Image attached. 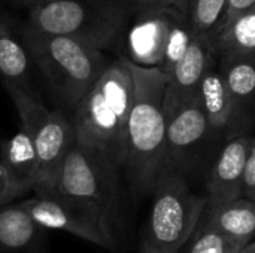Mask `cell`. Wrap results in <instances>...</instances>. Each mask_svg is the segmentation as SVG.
<instances>
[{"label": "cell", "mask_w": 255, "mask_h": 253, "mask_svg": "<svg viewBox=\"0 0 255 253\" xmlns=\"http://www.w3.org/2000/svg\"><path fill=\"white\" fill-rule=\"evenodd\" d=\"M123 58L131 72L134 85L123 171L133 197H142L152 192L164 166L166 116L163 97L167 75L160 67H142L126 57Z\"/></svg>", "instance_id": "cell-1"}, {"label": "cell", "mask_w": 255, "mask_h": 253, "mask_svg": "<svg viewBox=\"0 0 255 253\" xmlns=\"http://www.w3.org/2000/svg\"><path fill=\"white\" fill-rule=\"evenodd\" d=\"M133 92L131 72L120 57L111 61L72 116L76 142L102 152L120 170L126 157V131Z\"/></svg>", "instance_id": "cell-2"}, {"label": "cell", "mask_w": 255, "mask_h": 253, "mask_svg": "<svg viewBox=\"0 0 255 253\" xmlns=\"http://www.w3.org/2000/svg\"><path fill=\"white\" fill-rule=\"evenodd\" d=\"M21 39L55 101L73 116L79 101L111 64L103 49L72 36L36 31L28 25Z\"/></svg>", "instance_id": "cell-3"}, {"label": "cell", "mask_w": 255, "mask_h": 253, "mask_svg": "<svg viewBox=\"0 0 255 253\" xmlns=\"http://www.w3.org/2000/svg\"><path fill=\"white\" fill-rule=\"evenodd\" d=\"M131 16L127 0H39L30 7L27 25L109 49L123 39Z\"/></svg>", "instance_id": "cell-4"}, {"label": "cell", "mask_w": 255, "mask_h": 253, "mask_svg": "<svg viewBox=\"0 0 255 253\" xmlns=\"http://www.w3.org/2000/svg\"><path fill=\"white\" fill-rule=\"evenodd\" d=\"M151 194L140 252L179 253L205 213L206 195H196L187 177L175 170H163Z\"/></svg>", "instance_id": "cell-5"}, {"label": "cell", "mask_w": 255, "mask_h": 253, "mask_svg": "<svg viewBox=\"0 0 255 253\" xmlns=\"http://www.w3.org/2000/svg\"><path fill=\"white\" fill-rule=\"evenodd\" d=\"M120 171L102 152L75 140L63 161L55 191L91 206L117 240L123 230Z\"/></svg>", "instance_id": "cell-6"}, {"label": "cell", "mask_w": 255, "mask_h": 253, "mask_svg": "<svg viewBox=\"0 0 255 253\" xmlns=\"http://www.w3.org/2000/svg\"><path fill=\"white\" fill-rule=\"evenodd\" d=\"M16 109L19 125L28 130L37 154V183L34 194H52L63 161L76 140L73 118L49 110L30 88L4 85Z\"/></svg>", "instance_id": "cell-7"}, {"label": "cell", "mask_w": 255, "mask_h": 253, "mask_svg": "<svg viewBox=\"0 0 255 253\" xmlns=\"http://www.w3.org/2000/svg\"><path fill=\"white\" fill-rule=\"evenodd\" d=\"M24 210L46 230H60L105 249H115L118 240L100 215L84 201L52 192L34 194L19 203Z\"/></svg>", "instance_id": "cell-8"}, {"label": "cell", "mask_w": 255, "mask_h": 253, "mask_svg": "<svg viewBox=\"0 0 255 253\" xmlns=\"http://www.w3.org/2000/svg\"><path fill=\"white\" fill-rule=\"evenodd\" d=\"M211 136L214 133L197 95L166 119V158L163 170H175L187 177L196 155Z\"/></svg>", "instance_id": "cell-9"}, {"label": "cell", "mask_w": 255, "mask_h": 253, "mask_svg": "<svg viewBox=\"0 0 255 253\" xmlns=\"http://www.w3.org/2000/svg\"><path fill=\"white\" fill-rule=\"evenodd\" d=\"M179 9L157 6L136 12L123 36L124 55L142 67H161L167 36Z\"/></svg>", "instance_id": "cell-10"}, {"label": "cell", "mask_w": 255, "mask_h": 253, "mask_svg": "<svg viewBox=\"0 0 255 253\" xmlns=\"http://www.w3.org/2000/svg\"><path fill=\"white\" fill-rule=\"evenodd\" d=\"M209 36L194 34L185 55L167 75L163 109L166 119L170 118L182 104L199 95L200 84L209 64L214 61Z\"/></svg>", "instance_id": "cell-11"}, {"label": "cell", "mask_w": 255, "mask_h": 253, "mask_svg": "<svg viewBox=\"0 0 255 253\" xmlns=\"http://www.w3.org/2000/svg\"><path fill=\"white\" fill-rule=\"evenodd\" d=\"M253 136L229 139L220 151L206 183V209H215L242 197L244 171Z\"/></svg>", "instance_id": "cell-12"}, {"label": "cell", "mask_w": 255, "mask_h": 253, "mask_svg": "<svg viewBox=\"0 0 255 253\" xmlns=\"http://www.w3.org/2000/svg\"><path fill=\"white\" fill-rule=\"evenodd\" d=\"M215 61L217 57L203 75L199 97L214 136H224L229 140L244 134L247 119L239 112L220 69H215Z\"/></svg>", "instance_id": "cell-13"}, {"label": "cell", "mask_w": 255, "mask_h": 253, "mask_svg": "<svg viewBox=\"0 0 255 253\" xmlns=\"http://www.w3.org/2000/svg\"><path fill=\"white\" fill-rule=\"evenodd\" d=\"M48 230L16 204L0 207V253H48Z\"/></svg>", "instance_id": "cell-14"}, {"label": "cell", "mask_w": 255, "mask_h": 253, "mask_svg": "<svg viewBox=\"0 0 255 253\" xmlns=\"http://www.w3.org/2000/svg\"><path fill=\"white\" fill-rule=\"evenodd\" d=\"M0 163L10 180L15 198L34 191L39 164L34 142L27 128L19 125V130L3 143Z\"/></svg>", "instance_id": "cell-15"}, {"label": "cell", "mask_w": 255, "mask_h": 253, "mask_svg": "<svg viewBox=\"0 0 255 253\" xmlns=\"http://www.w3.org/2000/svg\"><path fill=\"white\" fill-rule=\"evenodd\" d=\"M202 219L242 246L255 239V203L245 197L205 210Z\"/></svg>", "instance_id": "cell-16"}, {"label": "cell", "mask_w": 255, "mask_h": 253, "mask_svg": "<svg viewBox=\"0 0 255 253\" xmlns=\"http://www.w3.org/2000/svg\"><path fill=\"white\" fill-rule=\"evenodd\" d=\"M224 82L248 122V112L255 106V57L241 54H224L217 58Z\"/></svg>", "instance_id": "cell-17"}, {"label": "cell", "mask_w": 255, "mask_h": 253, "mask_svg": "<svg viewBox=\"0 0 255 253\" xmlns=\"http://www.w3.org/2000/svg\"><path fill=\"white\" fill-rule=\"evenodd\" d=\"M209 43L217 58L224 54L255 57V4L238 15L224 28L212 33Z\"/></svg>", "instance_id": "cell-18"}, {"label": "cell", "mask_w": 255, "mask_h": 253, "mask_svg": "<svg viewBox=\"0 0 255 253\" xmlns=\"http://www.w3.org/2000/svg\"><path fill=\"white\" fill-rule=\"evenodd\" d=\"M28 51L10 27L0 21V76L4 85L28 88Z\"/></svg>", "instance_id": "cell-19"}, {"label": "cell", "mask_w": 255, "mask_h": 253, "mask_svg": "<svg viewBox=\"0 0 255 253\" xmlns=\"http://www.w3.org/2000/svg\"><path fill=\"white\" fill-rule=\"evenodd\" d=\"M184 246L185 253H238L244 248L205 219H200Z\"/></svg>", "instance_id": "cell-20"}, {"label": "cell", "mask_w": 255, "mask_h": 253, "mask_svg": "<svg viewBox=\"0 0 255 253\" xmlns=\"http://www.w3.org/2000/svg\"><path fill=\"white\" fill-rule=\"evenodd\" d=\"M194 28L191 25V21L187 15V12L179 10L175 16V21L170 27L167 42H166V49H164V57L161 63V70L169 75L172 69L178 64V61L185 55L193 37H194Z\"/></svg>", "instance_id": "cell-21"}, {"label": "cell", "mask_w": 255, "mask_h": 253, "mask_svg": "<svg viewBox=\"0 0 255 253\" xmlns=\"http://www.w3.org/2000/svg\"><path fill=\"white\" fill-rule=\"evenodd\" d=\"M227 0H188L187 15L196 34L209 36L221 21Z\"/></svg>", "instance_id": "cell-22"}, {"label": "cell", "mask_w": 255, "mask_h": 253, "mask_svg": "<svg viewBox=\"0 0 255 253\" xmlns=\"http://www.w3.org/2000/svg\"><path fill=\"white\" fill-rule=\"evenodd\" d=\"M242 197L253 200L255 203V136H253L248 155H247V164L244 171V185H242Z\"/></svg>", "instance_id": "cell-23"}, {"label": "cell", "mask_w": 255, "mask_h": 253, "mask_svg": "<svg viewBox=\"0 0 255 253\" xmlns=\"http://www.w3.org/2000/svg\"><path fill=\"white\" fill-rule=\"evenodd\" d=\"M255 0H227V4H226V10H224V15L221 18V21L218 22L217 28L212 31H218L221 28H224L226 25H229L238 15H241L242 12H245L247 9H250L251 6H254ZM211 33V34H212ZM209 34V36H211Z\"/></svg>", "instance_id": "cell-24"}, {"label": "cell", "mask_w": 255, "mask_h": 253, "mask_svg": "<svg viewBox=\"0 0 255 253\" xmlns=\"http://www.w3.org/2000/svg\"><path fill=\"white\" fill-rule=\"evenodd\" d=\"M127 3L133 10V15L139 10L148 7H157V6H173L184 12H187L188 7V0H127Z\"/></svg>", "instance_id": "cell-25"}, {"label": "cell", "mask_w": 255, "mask_h": 253, "mask_svg": "<svg viewBox=\"0 0 255 253\" xmlns=\"http://www.w3.org/2000/svg\"><path fill=\"white\" fill-rule=\"evenodd\" d=\"M13 198H15V195H13V191H12L10 180H9V177L6 174L4 167L0 163V207L9 204Z\"/></svg>", "instance_id": "cell-26"}, {"label": "cell", "mask_w": 255, "mask_h": 253, "mask_svg": "<svg viewBox=\"0 0 255 253\" xmlns=\"http://www.w3.org/2000/svg\"><path fill=\"white\" fill-rule=\"evenodd\" d=\"M238 253H255V242H251V243L245 245Z\"/></svg>", "instance_id": "cell-27"}, {"label": "cell", "mask_w": 255, "mask_h": 253, "mask_svg": "<svg viewBox=\"0 0 255 253\" xmlns=\"http://www.w3.org/2000/svg\"><path fill=\"white\" fill-rule=\"evenodd\" d=\"M34 1H39V0H34Z\"/></svg>", "instance_id": "cell-28"}]
</instances>
